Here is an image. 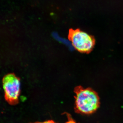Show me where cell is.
Returning <instances> with one entry per match:
<instances>
[{
  "label": "cell",
  "mask_w": 123,
  "mask_h": 123,
  "mask_svg": "<svg viewBox=\"0 0 123 123\" xmlns=\"http://www.w3.org/2000/svg\"><path fill=\"white\" fill-rule=\"evenodd\" d=\"M75 111L78 114L90 115L95 112L100 105L98 93L90 88H84L79 86L74 89Z\"/></svg>",
  "instance_id": "cell-1"
},
{
  "label": "cell",
  "mask_w": 123,
  "mask_h": 123,
  "mask_svg": "<svg viewBox=\"0 0 123 123\" xmlns=\"http://www.w3.org/2000/svg\"><path fill=\"white\" fill-rule=\"evenodd\" d=\"M68 38L74 47L81 53H89L95 44V40L93 36L79 29H70Z\"/></svg>",
  "instance_id": "cell-2"
},
{
  "label": "cell",
  "mask_w": 123,
  "mask_h": 123,
  "mask_svg": "<svg viewBox=\"0 0 123 123\" xmlns=\"http://www.w3.org/2000/svg\"><path fill=\"white\" fill-rule=\"evenodd\" d=\"M2 84L6 102L11 105L18 104L20 93V78L14 74H9L3 78Z\"/></svg>",
  "instance_id": "cell-3"
},
{
  "label": "cell",
  "mask_w": 123,
  "mask_h": 123,
  "mask_svg": "<svg viewBox=\"0 0 123 123\" xmlns=\"http://www.w3.org/2000/svg\"><path fill=\"white\" fill-rule=\"evenodd\" d=\"M57 123L56 122L52 120H49L47 121H43V122H36L35 123Z\"/></svg>",
  "instance_id": "cell-4"
}]
</instances>
